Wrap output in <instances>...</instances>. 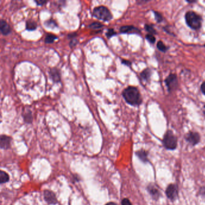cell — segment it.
I'll list each match as a JSON object with an SVG mask.
<instances>
[{
  "mask_svg": "<svg viewBox=\"0 0 205 205\" xmlns=\"http://www.w3.org/2000/svg\"><path fill=\"white\" fill-rule=\"evenodd\" d=\"M154 14H155V19L158 23H161V22L162 21V19H163L162 16L159 13H158L157 12H154Z\"/></svg>",
  "mask_w": 205,
  "mask_h": 205,
  "instance_id": "obj_25",
  "label": "cell"
},
{
  "mask_svg": "<svg viewBox=\"0 0 205 205\" xmlns=\"http://www.w3.org/2000/svg\"><path fill=\"white\" fill-rule=\"evenodd\" d=\"M122 63L127 66H130L131 65V63L129 61H128V60H122Z\"/></svg>",
  "mask_w": 205,
  "mask_h": 205,
  "instance_id": "obj_30",
  "label": "cell"
},
{
  "mask_svg": "<svg viewBox=\"0 0 205 205\" xmlns=\"http://www.w3.org/2000/svg\"><path fill=\"white\" fill-rule=\"evenodd\" d=\"M122 205H132L128 199H124L122 202Z\"/></svg>",
  "mask_w": 205,
  "mask_h": 205,
  "instance_id": "obj_28",
  "label": "cell"
},
{
  "mask_svg": "<svg viewBox=\"0 0 205 205\" xmlns=\"http://www.w3.org/2000/svg\"><path fill=\"white\" fill-rule=\"evenodd\" d=\"M144 28L146 29V30L150 34H156V30L154 29L153 26L149 25V24H146L144 26Z\"/></svg>",
  "mask_w": 205,
  "mask_h": 205,
  "instance_id": "obj_22",
  "label": "cell"
},
{
  "mask_svg": "<svg viewBox=\"0 0 205 205\" xmlns=\"http://www.w3.org/2000/svg\"><path fill=\"white\" fill-rule=\"evenodd\" d=\"M201 192H202V194L205 197V188H203V189H201Z\"/></svg>",
  "mask_w": 205,
  "mask_h": 205,
  "instance_id": "obj_33",
  "label": "cell"
},
{
  "mask_svg": "<svg viewBox=\"0 0 205 205\" xmlns=\"http://www.w3.org/2000/svg\"><path fill=\"white\" fill-rule=\"evenodd\" d=\"M157 48L160 51L163 52H165L168 50V48L164 45V43L162 41H159L157 43Z\"/></svg>",
  "mask_w": 205,
  "mask_h": 205,
  "instance_id": "obj_20",
  "label": "cell"
},
{
  "mask_svg": "<svg viewBox=\"0 0 205 205\" xmlns=\"http://www.w3.org/2000/svg\"><path fill=\"white\" fill-rule=\"evenodd\" d=\"M57 39V36L54 34H52L51 33H48L46 37H45V42L47 43H53L56 39Z\"/></svg>",
  "mask_w": 205,
  "mask_h": 205,
  "instance_id": "obj_17",
  "label": "cell"
},
{
  "mask_svg": "<svg viewBox=\"0 0 205 205\" xmlns=\"http://www.w3.org/2000/svg\"><path fill=\"white\" fill-rule=\"evenodd\" d=\"M0 30L3 35H8L11 33L10 26L3 19H1L0 21Z\"/></svg>",
  "mask_w": 205,
  "mask_h": 205,
  "instance_id": "obj_10",
  "label": "cell"
},
{
  "mask_svg": "<svg viewBox=\"0 0 205 205\" xmlns=\"http://www.w3.org/2000/svg\"><path fill=\"white\" fill-rule=\"evenodd\" d=\"M186 2L188 3H192V2H195L196 1H186Z\"/></svg>",
  "mask_w": 205,
  "mask_h": 205,
  "instance_id": "obj_34",
  "label": "cell"
},
{
  "mask_svg": "<svg viewBox=\"0 0 205 205\" xmlns=\"http://www.w3.org/2000/svg\"><path fill=\"white\" fill-rule=\"evenodd\" d=\"M12 138L7 135H2L1 136L0 147L2 149H8L10 148Z\"/></svg>",
  "mask_w": 205,
  "mask_h": 205,
  "instance_id": "obj_9",
  "label": "cell"
},
{
  "mask_svg": "<svg viewBox=\"0 0 205 205\" xmlns=\"http://www.w3.org/2000/svg\"><path fill=\"white\" fill-rule=\"evenodd\" d=\"M24 120L26 123H31L33 121V116L31 112L29 110L26 113H25L23 115Z\"/></svg>",
  "mask_w": 205,
  "mask_h": 205,
  "instance_id": "obj_18",
  "label": "cell"
},
{
  "mask_svg": "<svg viewBox=\"0 0 205 205\" xmlns=\"http://www.w3.org/2000/svg\"><path fill=\"white\" fill-rule=\"evenodd\" d=\"M165 82L169 92L176 90L178 87V79L175 74H170L165 79Z\"/></svg>",
  "mask_w": 205,
  "mask_h": 205,
  "instance_id": "obj_5",
  "label": "cell"
},
{
  "mask_svg": "<svg viewBox=\"0 0 205 205\" xmlns=\"http://www.w3.org/2000/svg\"><path fill=\"white\" fill-rule=\"evenodd\" d=\"M50 76L54 82H59L61 80L59 70L55 68H52L50 72Z\"/></svg>",
  "mask_w": 205,
  "mask_h": 205,
  "instance_id": "obj_12",
  "label": "cell"
},
{
  "mask_svg": "<svg viewBox=\"0 0 205 205\" xmlns=\"http://www.w3.org/2000/svg\"><path fill=\"white\" fill-rule=\"evenodd\" d=\"M166 194L170 199L172 200H175L178 195L176 186L173 184H170V185H169L166 189Z\"/></svg>",
  "mask_w": 205,
  "mask_h": 205,
  "instance_id": "obj_7",
  "label": "cell"
},
{
  "mask_svg": "<svg viewBox=\"0 0 205 205\" xmlns=\"http://www.w3.org/2000/svg\"><path fill=\"white\" fill-rule=\"evenodd\" d=\"M120 31L122 33H140V31L136 27L132 26H123L120 28Z\"/></svg>",
  "mask_w": 205,
  "mask_h": 205,
  "instance_id": "obj_11",
  "label": "cell"
},
{
  "mask_svg": "<svg viewBox=\"0 0 205 205\" xmlns=\"http://www.w3.org/2000/svg\"><path fill=\"white\" fill-rule=\"evenodd\" d=\"M201 90L202 92V93L205 95V81L202 83V84L201 85Z\"/></svg>",
  "mask_w": 205,
  "mask_h": 205,
  "instance_id": "obj_31",
  "label": "cell"
},
{
  "mask_svg": "<svg viewBox=\"0 0 205 205\" xmlns=\"http://www.w3.org/2000/svg\"><path fill=\"white\" fill-rule=\"evenodd\" d=\"M26 28L28 30H30V31L34 30L37 28V24L33 21H31V20L28 21L26 24Z\"/></svg>",
  "mask_w": 205,
  "mask_h": 205,
  "instance_id": "obj_19",
  "label": "cell"
},
{
  "mask_svg": "<svg viewBox=\"0 0 205 205\" xmlns=\"http://www.w3.org/2000/svg\"><path fill=\"white\" fill-rule=\"evenodd\" d=\"M77 42H78V40L77 39H75V38H73L71 39V41L70 42V45L71 47H75L76 45L77 44Z\"/></svg>",
  "mask_w": 205,
  "mask_h": 205,
  "instance_id": "obj_27",
  "label": "cell"
},
{
  "mask_svg": "<svg viewBox=\"0 0 205 205\" xmlns=\"http://www.w3.org/2000/svg\"><path fill=\"white\" fill-rule=\"evenodd\" d=\"M185 21L187 26L193 30H197L202 26V17L193 11H189L185 14Z\"/></svg>",
  "mask_w": 205,
  "mask_h": 205,
  "instance_id": "obj_2",
  "label": "cell"
},
{
  "mask_svg": "<svg viewBox=\"0 0 205 205\" xmlns=\"http://www.w3.org/2000/svg\"><path fill=\"white\" fill-rule=\"evenodd\" d=\"M146 40H147L149 42H150L151 43H152V44L155 43V42H156V39H155V37H154V35H152V34H148L146 36Z\"/></svg>",
  "mask_w": 205,
  "mask_h": 205,
  "instance_id": "obj_23",
  "label": "cell"
},
{
  "mask_svg": "<svg viewBox=\"0 0 205 205\" xmlns=\"http://www.w3.org/2000/svg\"><path fill=\"white\" fill-rule=\"evenodd\" d=\"M163 144L167 149L173 150L177 146V138L172 130H168L163 139Z\"/></svg>",
  "mask_w": 205,
  "mask_h": 205,
  "instance_id": "obj_4",
  "label": "cell"
},
{
  "mask_svg": "<svg viewBox=\"0 0 205 205\" xmlns=\"http://www.w3.org/2000/svg\"><path fill=\"white\" fill-rule=\"evenodd\" d=\"M103 26L102 24H101L100 23H98V22L93 23L89 26V28H90L91 29H93V30H98L99 28H102Z\"/></svg>",
  "mask_w": 205,
  "mask_h": 205,
  "instance_id": "obj_21",
  "label": "cell"
},
{
  "mask_svg": "<svg viewBox=\"0 0 205 205\" xmlns=\"http://www.w3.org/2000/svg\"><path fill=\"white\" fill-rule=\"evenodd\" d=\"M122 95L125 101L130 105L138 106L142 103L141 94L136 87L129 86L123 90Z\"/></svg>",
  "mask_w": 205,
  "mask_h": 205,
  "instance_id": "obj_1",
  "label": "cell"
},
{
  "mask_svg": "<svg viewBox=\"0 0 205 205\" xmlns=\"http://www.w3.org/2000/svg\"><path fill=\"white\" fill-rule=\"evenodd\" d=\"M151 71L150 69L147 68L143 71L140 74L141 78L146 81H148L151 78Z\"/></svg>",
  "mask_w": 205,
  "mask_h": 205,
  "instance_id": "obj_13",
  "label": "cell"
},
{
  "mask_svg": "<svg viewBox=\"0 0 205 205\" xmlns=\"http://www.w3.org/2000/svg\"><path fill=\"white\" fill-rule=\"evenodd\" d=\"M93 15L97 19L103 21H109L113 18L109 9L103 5L95 7L93 11Z\"/></svg>",
  "mask_w": 205,
  "mask_h": 205,
  "instance_id": "obj_3",
  "label": "cell"
},
{
  "mask_svg": "<svg viewBox=\"0 0 205 205\" xmlns=\"http://www.w3.org/2000/svg\"><path fill=\"white\" fill-rule=\"evenodd\" d=\"M204 108H205V106H204Z\"/></svg>",
  "mask_w": 205,
  "mask_h": 205,
  "instance_id": "obj_35",
  "label": "cell"
},
{
  "mask_svg": "<svg viewBox=\"0 0 205 205\" xmlns=\"http://www.w3.org/2000/svg\"><path fill=\"white\" fill-rule=\"evenodd\" d=\"M35 2L38 5H43L45 3L47 2V1H42V0H39V1H35Z\"/></svg>",
  "mask_w": 205,
  "mask_h": 205,
  "instance_id": "obj_29",
  "label": "cell"
},
{
  "mask_svg": "<svg viewBox=\"0 0 205 205\" xmlns=\"http://www.w3.org/2000/svg\"><path fill=\"white\" fill-rule=\"evenodd\" d=\"M136 155L143 162L148 161V154L146 151H143V150L139 151L136 153Z\"/></svg>",
  "mask_w": 205,
  "mask_h": 205,
  "instance_id": "obj_16",
  "label": "cell"
},
{
  "mask_svg": "<svg viewBox=\"0 0 205 205\" xmlns=\"http://www.w3.org/2000/svg\"><path fill=\"white\" fill-rule=\"evenodd\" d=\"M105 205H118L117 203H114V202H109L108 203H106Z\"/></svg>",
  "mask_w": 205,
  "mask_h": 205,
  "instance_id": "obj_32",
  "label": "cell"
},
{
  "mask_svg": "<svg viewBox=\"0 0 205 205\" xmlns=\"http://www.w3.org/2000/svg\"><path fill=\"white\" fill-rule=\"evenodd\" d=\"M185 138L192 145H196L200 141V135L198 133L194 132H190L186 134Z\"/></svg>",
  "mask_w": 205,
  "mask_h": 205,
  "instance_id": "obj_8",
  "label": "cell"
},
{
  "mask_svg": "<svg viewBox=\"0 0 205 205\" xmlns=\"http://www.w3.org/2000/svg\"><path fill=\"white\" fill-rule=\"evenodd\" d=\"M45 200L49 205H55L57 203V200L55 194L51 191L45 190L43 192Z\"/></svg>",
  "mask_w": 205,
  "mask_h": 205,
  "instance_id": "obj_6",
  "label": "cell"
},
{
  "mask_svg": "<svg viewBox=\"0 0 205 205\" xmlns=\"http://www.w3.org/2000/svg\"><path fill=\"white\" fill-rule=\"evenodd\" d=\"M46 25L48 26H53V27L55 26H57L56 25V23L54 22V20H49L48 21L47 23H46Z\"/></svg>",
  "mask_w": 205,
  "mask_h": 205,
  "instance_id": "obj_26",
  "label": "cell"
},
{
  "mask_svg": "<svg viewBox=\"0 0 205 205\" xmlns=\"http://www.w3.org/2000/svg\"><path fill=\"white\" fill-rule=\"evenodd\" d=\"M9 175L4 172V171H1L0 172V182L1 184H3L7 182H9Z\"/></svg>",
  "mask_w": 205,
  "mask_h": 205,
  "instance_id": "obj_15",
  "label": "cell"
},
{
  "mask_svg": "<svg viewBox=\"0 0 205 205\" xmlns=\"http://www.w3.org/2000/svg\"><path fill=\"white\" fill-rule=\"evenodd\" d=\"M148 191L154 199H157L159 197V192L154 185H150L148 187Z\"/></svg>",
  "mask_w": 205,
  "mask_h": 205,
  "instance_id": "obj_14",
  "label": "cell"
},
{
  "mask_svg": "<svg viewBox=\"0 0 205 205\" xmlns=\"http://www.w3.org/2000/svg\"><path fill=\"white\" fill-rule=\"evenodd\" d=\"M116 34V32L113 29V28H109L108 30L106 33V36L108 37V38H110L112 36H114Z\"/></svg>",
  "mask_w": 205,
  "mask_h": 205,
  "instance_id": "obj_24",
  "label": "cell"
}]
</instances>
